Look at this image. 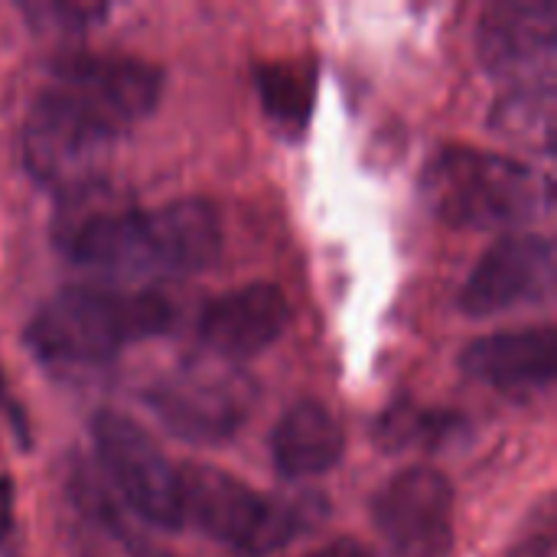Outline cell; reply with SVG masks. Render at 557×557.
Listing matches in <instances>:
<instances>
[{"label":"cell","mask_w":557,"mask_h":557,"mask_svg":"<svg viewBox=\"0 0 557 557\" xmlns=\"http://www.w3.org/2000/svg\"><path fill=\"white\" fill-rule=\"evenodd\" d=\"M258 95L264 104V114L290 131L300 134L313 114L317 98V69L304 59H284V62H264L255 72Z\"/></svg>","instance_id":"15"},{"label":"cell","mask_w":557,"mask_h":557,"mask_svg":"<svg viewBox=\"0 0 557 557\" xmlns=\"http://www.w3.org/2000/svg\"><path fill=\"white\" fill-rule=\"evenodd\" d=\"M476 55L509 91L548 88L557 55V3L496 0L476 20Z\"/></svg>","instance_id":"8"},{"label":"cell","mask_w":557,"mask_h":557,"mask_svg":"<svg viewBox=\"0 0 557 557\" xmlns=\"http://www.w3.org/2000/svg\"><path fill=\"white\" fill-rule=\"evenodd\" d=\"M310 557H372V552L356 539H333L330 545H323L320 552H313Z\"/></svg>","instance_id":"19"},{"label":"cell","mask_w":557,"mask_h":557,"mask_svg":"<svg viewBox=\"0 0 557 557\" xmlns=\"http://www.w3.org/2000/svg\"><path fill=\"white\" fill-rule=\"evenodd\" d=\"M121 131L82 108L65 91L46 85L23 124V160L36 183L55 193H85L95 186L114 153Z\"/></svg>","instance_id":"5"},{"label":"cell","mask_w":557,"mask_h":557,"mask_svg":"<svg viewBox=\"0 0 557 557\" xmlns=\"http://www.w3.org/2000/svg\"><path fill=\"white\" fill-rule=\"evenodd\" d=\"M509 557H555V516H552V499L542 503V516L532 519V525L516 539Z\"/></svg>","instance_id":"17"},{"label":"cell","mask_w":557,"mask_h":557,"mask_svg":"<svg viewBox=\"0 0 557 557\" xmlns=\"http://www.w3.org/2000/svg\"><path fill=\"white\" fill-rule=\"evenodd\" d=\"M170 323L173 310L153 290L78 284L62 287L33 313L26 346L49 366H104Z\"/></svg>","instance_id":"2"},{"label":"cell","mask_w":557,"mask_h":557,"mask_svg":"<svg viewBox=\"0 0 557 557\" xmlns=\"http://www.w3.org/2000/svg\"><path fill=\"white\" fill-rule=\"evenodd\" d=\"M421 193L441 222L470 232H506L552 206L548 183L529 163L467 144L441 147L428 160Z\"/></svg>","instance_id":"3"},{"label":"cell","mask_w":557,"mask_h":557,"mask_svg":"<svg viewBox=\"0 0 557 557\" xmlns=\"http://www.w3.org/2000/svg\"><path fill=\"white\" fill-rule=\"evenodd\" d=\"M183 522L202 535L248 555H268L300 532V509L264 499L245 480L215 467H186L180 473Z\"/></svg>","instance_id":"6"},{"label":"cell","mask_w":557,"mask_h":557,"mask_svg":"<svg viewBox=\"0 0 557 557\" xmlns=\"http://www.w3.org/2000/svg\"><path fill=\"white\" fill-rule=\"evenodd\" d=\"M372 516L392 557H447L454 545V486L437 470L411 467L392 476Z\"/></svg>","instance_id":"10"},{"label":"cell","mask_w":557,"mask_h":557,"mask_svg":"<svg viewBox=\"0 0 557 557\" xmlns=\"http://www.w3.org/2000/svg\"><path fill=\"white\" fill-rule=\"evenodd\" d=\"M13 506H16V483L10 476H0V542L13 529Z\"/></svg>","instance_id":"18"},{"label":"cell","mask_w":557,"mask_h":557,"mask_svg":"<svg viewBox=\"0 0 557 557\" xmlns=\"http://www.w3.org/2000/svg\"><path fill=\"white\" fill-rule=\"evenodd\" d=\"M144 401L173 437L222 444L235 437L255 411L258 385L242 366L219 356H199L157 379Z\"/></svg>","instance_id":"4"},{"label":"cell","mask_w":557,"mask_h":557,"mask_svg":"<svg viewBox=\"0 0 557 557\" xmlns=\"http://www.w3.org/2000/svg\"><path fill=\"white\" fill-rule=\"evenodd\" d=\"M557 255L552 238L516 232L503 235L470 271L460 290L467 317H496L516 307L545 304L555 294Z\"/></svg>","instance_id":"11"},{"label":"cell","mask_w":557,"mask_h":557,"mask_svg":"<svg viewBox=\"0 0 557 557\" xmlns=\"http://www.w3.org/2000/svg\"><path fill=\"white\" fill-rule=\"evenodd\" d=\"M460 369L499 392L548 388L557 375L555 326H519L483 336L463 349Z\"/></svg>","instance_id":"13"},{"label":"cell","mask_w":557,"mask_h":557,"mask_svg":"<svg viewBox=\"0 0 557 557\" xmlns=\"http://www.w3.org/2000/svg\"><path fill=\"white\" fill-rule=\"evenodd\" d=\"M450 424L447 414H431V411H411V408H398L388 411L379 424V437L385 447L398 450V447H411L414 441L428 444L434 437H441V431Z\"/></svg>","instance_id":"16"},{"label":"cell","mask_w":557,"mask_h":557,"mask_svg":"<svg viewBox=\"0 0 557 557\" xmlns=\"http://www.w3.org/2000/svg\"><path fill=\"white\" fill-rule=\"evenodd\" d=\"M346 450V434L339 418L317 398L294 401L271 434L274 467L290 480L330 473Z\"/></svg>","instance_id":"14"},{"label":"cell","mask_w":557,"mask_h":557,"mask_svg":"<svg viewBox=\"0 0 557 557\" xmlns=\"http://www.w3.org/2000/svg\"><path fill=\"white\" fill-rule=\"evenodd\" d=\"M52 88L75 98L114 131L147 117L163 95V72L137 55L72 52L52 65Z\"/></svg>","instance_id":"9"},{"label":"cell","mask_w":557,"mask_h":557,"mask_svg":"<svg viewBox=\"0 0 557 557\" xmlns=\"http://www.w3.org/2000/svg\"><path fill=\"white\" fill-rule=\"evenodd\" d=\"M59 248L82 268L121 277H193L215 264L222 219L199 196L157 209L91 212L62 232Z\"/></svg>","instance_id":"1"},{"label":"cell","mask_w":557,"mask_h":557,"mask_svg":"<svg viewBox=\"0 0 557 557\" xmlns=\"http://www.w3.org/2000/svg\"><path fill=\"white\" fill-rule=\"evenodd\" d=\"M91 441L108 480L134 516L163 532L183 529L180 470H173L170 457L140 424L117 411H98L91 418Z\"/></svg>","instance_id":"7"},{"label":"cell","mask_w":557,"mask_h":557,"mask_svg":"<svg viewBox=\"0 0 557 557\" xmlns=\"http://www.w3.org/2000/svg\"><path fill=\"white\" fill-rule=\"evenodd\" d=\"M290 323V304L277 284H242L202 307L199 336L209 356L238 362L271 349Z\"/></svg>","instance_id":"12"}]
</instances>
